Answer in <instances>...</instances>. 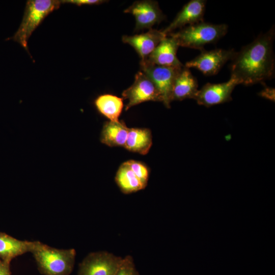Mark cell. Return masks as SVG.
<instances>
[{"label": "cell", "instance_id": "cell-1", "mask_svg": "<svg viewBox=\"0 0 275 275\" xmlns=\"http://www.w3.org/2000/svg\"><path fill=\"white\" fill-rule=\"evenodd\" d=\"M274 27L236 52L231 60V76L239 84L250 86L271 79L274 75L273 43Z\"/></svg>", "mask_w": 275, "mask_h": 275}, {"label": "cell", "instance_id": "cell-2", "mask_svg": "<svg viewBox=\"0 0 275 275\" xmlns=\"http://www.w3.org/2000/svg\"><path fill=\"white\" fill-rule=\"evenodd\" d=\"M31 253L44 275H70L73 269L76 256L73 249H59L36 241Z\"/></svg>", "mask_w": 275, "mask_h": 275}, {"label": "cell", "instance_id": "cell-3", "mask_svg": "<svg viewBox=\"0 0 275 275\" xmlns=\"http://www.w3.org/2000/svg\"><path fill=\"white\" fill-rule=\"evenodd\" d=\"M226 24H212L204 21L180 29L168 34L174 38L179 46L203 50L206 44L217 42L228 32Z\"/></svg>", "mask_w": 275, "mask_h": 275}, {"label": "cell", "instance_id": "cell-4", "mask_svg": "<svg viewBox=\"0 0 275 275\" xmlns=\"http://www.w3.org/2000/svg\"><path fill=\"white\" fill-rule=\"evenodd\" d=\"M61 4L57 0H30L26 4L20 25L11 39L20 44L28 50V41L36 28Z\"/></svg>", "mask_w": 275, "mask_h": 275}, {"label": "cell", "instance_id": "cell-5", "mask_svg": "<svg viewBox=\"0 0 275 275\" xmlns=\"http://www.w3.org/2000/svg\"><path fill=\"white\" fill-rule=\"evenodd\" d=\"M122 260L106 251L90 253L79 264L77 275H114Z\"/></svg>", "mask_w": 275, "mask_h": 275}, {"label": "cell", "instance_id": "cell-6", "mask_svg": "<svg viewBox=\"0 0 275 275\" xmlns=\"http://www.w3.org/2000/svg\"><path fill=\"white\" fill-rule=\"evenodd\" d=\"M122 95L123 99L128 100L126 111L146 101L162 102V97L154 84L142 71L136 73L133 84L125 90Z\"/></svg>", "mask_w": 275, "mask_h": 275}, {"label": "cell", "instance_id": "cell-7", "mask_svg": "<svg viewBox=\"0 0 275 275\" xmlns=\"http://www.w3.org/2000/svg\"><path fill=\"white\" fill-rule=\"evenodd\" d=\"M140 65L141 71L153 81L159 92L163 104L167 108H170L174 80L177 72L181 67L159 66L146 61L140 62Z\"/></svg>", "mask_w": 275, "mask_h": 275}, {"label": "cell", "instance_id": "cell-8", "mask_svg": "<svg viewBox=\"0 0 275 275\" xmlns=\"http://www.w3.org/2000/svg\"><path fill=\"white\" fill-rule=\"evenodd\" d=\"M236 52L233 49H203L197 57L187 62L184 66L188 69H197L207 76L215 75L225 63L233 59Z\"/></svg>", "mask_w": 275, "mask_h": 275}, {"label": "cell", "instance_id": "cell-9", "mask_svg": "<svg viewBox=\"0 0 275 275\" xmlns=\"http://www.w3.org/2000/svg\"><path fill=\"white\" fill-rule=\"evenodd\" d=\"M238 80L231 76L226 82L218 84L207 83L198 90L195 98L197 103L206 107H210L232 100V93L239 85Z\"/></svg>", "mask_w": 275, "mask_h": 275}, {"label": "cell", "instance_id": "cell-10", "mask_svg": "<svg viewBox=\"0 0 275 275\" xmlns=\"http://www.w3.org/2000/svg\"><path fill=\"white\" fill-rule=\"evenodd\" d=\"M135 17V31L145 29H151L153 25L165 19V16L154 1L144 0L134 2L124 11Z\"/></svg>", "mask_w": 275, "mask_h": 275}, {"label": "cell", "instance_id": "cell-11", "mask_svg": "<svg viewBox=\"0 0 275 275\" xmlns=\"http://www.w3.org/2000/svg\"><path fill=\"white\" fill-rule=\"evenodd\" d=\"M206 1L191 0L186 3L178 12L171 23L162 32L166 35L177 29L204 21Z\"/></svg>", "mask_w": 275, "mask_h": 275}, {"label": "cell", "instance_id": "cell-12", "mask_svg": "<svg viewBox=\"0 0 275 275\" xmlns=\"http://www.w3.org/2000/svg\"><path fill=\"white\" fill-rule=\"evenodd\" d=\"M166 36L162 31L151 29L139 35H124L122 41L131 46L139 54L141 61H144Z\"/></svg>", "mask_w": 275, "mask_h": 275}, {"label": "cell", "instance_id": "cell-13", "mask_svg": "<svg viewBox=\"0 0 275 275\" xmlns=\"http://www.w3.org/2000/svg\"><path fill=\"white\" fill-rule=\"evenodd\" d=\"M179 47L174 38L167 36L145 61L159 66L181 68L184 65L177 57Z\"/></svg>", "mask_w": 275, "mask_h": 275}, {"label": "cell", "instance_id": "cell-14", "mask_svg": "<svg viewBox=\"0 0 275 275\" xmlns=\"http://www.w3.org/2000/svg\"><path fill=\"white\" fill-rule=\"evenodd\" d=\"M197 80L190 70L183 66L177 72L173 84L171 99L181 101L194 99L198 91Z\"/></svg>", "mask_w": 275, "mask_h": 275}, {"label": "cell", "instance_id": "cell-15", "mask_svg": "<svg viewBox=\"0 0 275 275\" xmlns=\"http://www.w3.org/2000/svg\"><path fill=\"white\" fill-rule=\"evenodd\" d=\"M36 242L20 240L0 232V259L11 262L17 256L31 253Z\"/></svg>", "mask_w": 275, "mask_h": 275}, {"label": "cell", "instance_id": "cell-16", "mask_svg": "<svg viewBox=\"0 0 275 275\" xmlns=\"http://www.w3.org/2000/svg\"><path fill=\"white\" fill-rule=\"evenodd\" d=\"M128 130L129 128L123 122L107 121L103 126L100 141L110 147H124Z\"/></svg>", "mask_w": 275, "mask_h": 275}, {"label": "cell", "instance_id": "cell-17", "mask_svg": "<svg viewBox=\"0 0 275 275\" xmlns=\"http://www.w3.org/2000/svg\"><path fill=\"white\" fill-rule=\"evenodd\" d=\"M152 144L151 130L148 128H129L124 148L142 155L147 154Z\"/></svg>", "mask_w": 275, "mask_h": 275}, {"label": "cell", "instance_id": "cell-18", "mask_svg": "<svg viewBox=\"0 0 275 275\" xmlns=\"http://www.w3.org/2000/svg\"><path fill=\"white\" fill-rule=\"evenodd\" d=\"M98 111L111 121H118L123 107V99L111 94L99 96L95 100Z\"/></svg>", "mask_w": 275, "mask_h": 275}, {"label": "cell", "instance_id": "cell-19", "mask_svg": "<svg viewBox=\"0 0 275 275\" xmlns=\"http://www.w3.org/2000/svg\"><path fill=\"white\" fill-rule=\"evenodd\" d=\"M115 181L121 191L125 194L134 193L146 187L125 162L119 168Z\"/></svg>", "mask_w": 275, "mask_h": 275}, {"label": "cell", "instance_id": "cell-20", "mask_svg": "<svg viewBox=\"0 0 275 275\" xmlns=\"http://www.w3.org/2000/svg\"><path fill=\"white\" fill-rule=\"evenodd\" d=\"M125 162L146 187L149 177V170L147 167L142 162L134 160H129Z\"/></svg>", "mask_w": 275, "mask_h": 275}, {"label": "cell", "instance_id": "cell-21", "mask_svg": "<svg viewBox=\"0 0 275 275\" xmlns=\"http://www.w3.org/2000/svg\"><path fill=\"white\" fill-rule=\"evenodd\" d=\"M114 275H140L133 258L127 255L123 258L122 261Z\"/></svg>", "mask_w": 275, "mask_h": 275}, {"label": "cell", "instance_id": "cell-22", "mask_svg": "<svg viewBox=\"0 0 275 275\" xmlns=\"http://www.w3.org/2000/svg\"><path fill=\"white\" fill-rule=\"evenodd\" d=\"M106 1L103 0H64L61 1V3H69L74 4L78 6L82 5H99Z\"/></svg>", "mask_w": 275, "mask_h": 275}, {"label": "cell", "instance_id": "cell-23", "mask_svg": "<svg viewBox=\"0 0 275 275\" xmlns=\"http://www.w3.org/2000/svg\"><path fill=\"white\" fill-rule=\"evenodd\" d=\"M262 84H263L264 88L258 93V95L261 97L274 102L275 100L274 88L266 86L264 82Z\"/></svg>", "mask_w": 275, "mask_h": 275}, {"label": "cell", "instance_id": "cell-24", "mask_svg": "<svg viewBox=\"0 0 275 275\" xmlns=\"http://www.w3.org/2000/svg\"><path fill=\"white\" fill-rule=\"evenodd\" d=\"M0 275H11L10 262L0 259Z\"/></svg>", "mask_w": 275, "mask_h": 275}]
</instances>
